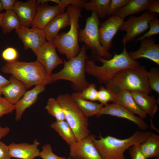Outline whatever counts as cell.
I'll use <instances>...</instances> for the list:
<instances>
[{
    "mask_svg": "<svg viewBox=\"0 0 159 159\" xmlns=\"http://www.w3.org/2000/svg\"><path fill=\"white\" fill-rule=\"evenodd\" d=\"M10 129L8 127H2L0 126V140L6 136L9 132Z\"/></svg>",
    "mask_w": 159,
    "mask_h": 159,
    "instance_id": "obj_45",
    "label": "cell"
},
{
    "mask_svg": "<svg viewBox=\"0 0 159 159\" xmlns=\"http://www.w3.org/2000/svg\"><path fill=\"white\" fill-rule=\"evenodd\" d=\"M147 10L151 13H159V1L151 0L148 5Z\"/></svg>",
    "mask_w": 159,
    "mask_h": 159,
    "instance_id": "obj_42",
    "label": "cell"
},
{
    "mask_svg": "<svg viewBox=\"0 0 159 159\" xmlns=\"http://www.w3.org/2000/svg\"><path fill=\"white\" fill-rule=\"evenodd\" d=\"M100 23L99 18L96 14L92 12L90 16L86 19L84 28L79 31V41L84 43L86 49L90 50L91 60L94 62L98 61L101 58L109 59L113 56L105 50L100 43L99 35Z\"/></svg>",
    "mask_w": 159,
    "mask_h": 159,
    "instance_id": "obj_7",
    "label": "cell"
},
{
    "mask_svg": "<svg viewBox=\"0 0 159 159\" xmlns=\"http://www.w3.org/2000/svg\"></svg>",
    "mask_w": 159,
    "mask_h": 159,
    "instance_id": "obj_49",
    "label": "cell"
},
{
    "mask_svg": "<svg viewBox=\"0 0 159 159\" xmlns=\"http://www.w3.org/2000/svg\"><path fill=\"white\" fill-rule=\"evenodd\" d=\"M70 25V16L67 10L55 17L43 29L47 41H52L59 31Z\"/></svg>",
    "mask_w": 159,
    "mask_h": 159,
    "instance_id": "obj_22",
    "label": "cell"
},
{
    "mask_svg": "<svg viewBox=\"0 0 159 159\" xmlns=\"http://www.w3.org/2000/svg\"><path fill=\"white\" fill-rule=\"evenodd\" d=\"M57 99L62 107L65 120L73 131L77 140L90 135L87 117L68 93L60 94Z\"/></svg>",
    "mask_w": 159,
    "mask_h": 159,
    "instance_id": "obj_6",
    "label": "cell"
},
{
    "mask_svg": "<svg viewBox=\"0 0 159 159\" xmlns=\"http://www.w3.org/2000/svg\"><path fill=\"white\" fill-rule=\"evenodd\" d=\"M21 26L19 20L13 10L6 11L4 13L0 26L3 32L6 34Z\"/></svg>",
    "mask_w": 159,
    "mask_h": 159,
    "instance_id": "obj_29",
    "label": "cell"
},
{
    "mask_svg": "<svg viewBox=\"0 0 159 159\" xmlns=\"http://www.w3.org/2000/svg\"><path fill=\"white\" fill-rule=\"evenodd\" d=\"M124 19L118 16L112 15L100 23L99 35L100 43L106 51L113 46L112 40L124 22Z\"/></svg>",
    "mask_w": 159,
    "mask_h": 159,
    "instance_id": "obj_10",
    "label": "cell"
},
{
    "mask_svg": "<svg viewBox=\"0 0 159 159\" xmlns=\"http://www.w3.org/2000/svg\"><path fill=\"white\" fill-rule=\"evenodd\" d=\"M113 103L118 105L143 119L147 117V114L137 105L133 99L130 91L123 90L114 93L112 101Z\"/></svg>",
    "mask_w": 159,
    "mask_h": 159,
    "instance_id": "obj_20",
    "label": "cell"
},
{
    "mask_svg": "<svg viewBox=\"0 0 159 159\" xmlns=\"http://www.w3.org/2000/svg\"><path fill=\"white\" fill-rule=\"evenodd\" d=\"M39 157L42 159H67L64 157L59 156L55 154L50 144H46L42 147Z\"/></svg>",
    "mask_w": 159,
    "mask_h": 159,
    "instance_id": "obj_35",
    "label": "cell"
},
{
    "mask_svg": "<svg viewBox=\"0 0 159 159\" xmlns=\"http://www.w3.org/2000/svg\"><path fill=\"white\" fill-rule=\"evenodd\" d=\"M151 0H130L124 6L118 10L113 15L122 19L131 15L148 10Z\"/></svg>",
    "mask_w": 159,
    "mask_h": 159,
    "instance_id": "obj_25",
    "label": "cell"
},
{
    "mask_svg": "<svg viewBox=\"0 0 159 159\" xmlns=\"http://www.w3.org/2000/svg\"><path fill=\"white\" fill-rule=\"evenodd\" d=\"M148 83L151 90L159 94V69L157 67L151 69L148 72Z\"/></svg>",
    "mask_w": 159,
    "mask_h": 159,
    "instance_id": "obj_31",
    "label": "cell"
},
{
    "mask_svg": "<svg viewBox=\"0 0 159 159\" xmlns=\"http://www.w3.org/2000/svg\"><path fill=\"white\" fill-rule=\"evenodd\" d=\"M157 17L156 14L151 13L148 10L138 16H130L127 21H124L119 29L126 32L122 40L123 44L125 45L148 30L150 21Z\"/></svg>",
    "mask_w": 159,
    "mask_h": 159,
    "instance_id": "obj_8",
    "label": "cell"
},
{
    "mask_svg": "<svg viewBox=\"0 0 159 159\" xmlns=\"http://www.w3.org/2000/svg\"><path fill=\"white\" fill-rule=\"evenodd\" d=\"M141 150L147 159L159 158V136L154 133L150 134L146 140L140 144Z\"/></svg>",
    "mask_w": 159,
    "mask_h": 159,
    "instance_id": "obj_26",
    "label": "cell"
},
{
    "mask_svg": "<svg viewBox=\"0 0 159 159\" xmlns=\"http://www.w3.org/2000/svg\"><path fill=\"white\" fill-rule=\"evenodd\" d=\"M132 95L136 103L144 112L148 114L151 118V127L156 130L154 126L152 120L158 111L157 104L159 100L156 99L154 95L149 96L148 94L144 92H131Z\"/></svg>",
    "mask_w": 159,
    "mask_h": 159,
    "instance_id": "obj_19",
    "label": "cell"
},
{
    "mask_svg": "<svg viewBox=\"0 0 159 159\" xmlns=\"http://www.w3.org/2000/svg\"><path fill=\"white\" fill-rule=\"evenodd\" d=\"M74 101L87 117H90L98 114L103 107L101 103H97L89 101L81 97L79 92H75L71 95Z\"/></svg>",
    "mask_w": 159,
    "mask_h": 159,
    "instance_id": "obj_24",
    "label": "cell"
},
{
    "mask_svg": "<svg viewBox=\"0 0 159 159\" xmlns=\"http://www.w3.org/2000/svg\"><path fill=\"white\" fill-rule=\"evenodd\" d=\"M140 46L137 51L130 52L128 54L134 60L140 58L148 59L159 65V44L155 42L152 37L141 39Z\"/></svg>",
    "mask_w": 159,
    "mask_h": 159,
    "instance_id": "obj_16",
    "label": "cell"
},
{
    "mask_svg": "<svg viewBox=\"0 0 159 159\" xmlns=\"http://www.w3.org/2000/svg\"><path fill=\"white\" fill-rule=\"evenodd\" d=\"M65 9L59 4L50 6L47 2L39 5L31 26L32 28L43 29L55 17L64 12Z\"/></svg>",
    "mask_w": 159,
    "mask_h": 159,
    "instance_id": "obj_14",
    "label": "cell"
},
{
    "mask_svg": "<svg viewBox=\"0 0 159 159\" xmlns=\"http://www.w3.org/2000/svg\"><path fill=\"white\" fill-rule=\"evenodd\" d=\"M140 144H135L128 148L129 154L131 159H147L141 150Z\"/></svg>",
    "mask_w": 159,
    "mask_h": 159,
    "instance_id": "obj_40",
    "label": "cell"
},
{
    "mask_svg": "<svg viewBox=\"0 0 159 159\" xmlns=\"http://www.w3.org/2000/svg\"><path fill=\"white\" fill-rule=\"evenodd\" d=\"M45 90V86L38 85L32 89L26 92L21 98L15 105L16 121L21 120L24 111L35 102L38 95Z\"/></svg>",
    "mask_w": 159,
    "mask_h": 159,
    "instance_id": "obj_21",
    "label": "cell"
},
{
    "mask_svg": "<svg viewBox=\"0 0 159 159\" xmlns=\"http://www.w3.org/2000/svg\"><path fill=\"white\" fill-rule=\"evenodd\" d=\"M4 13H1L0 14V25L3 19Z\"/></svg>",
    "mask_w": 159,
    "mask_h": 159,
    "instance_id": "obj_46",
    "label": "cell"
},
{
    "mask_svg": "<svg viewBox=\"0 0 159 159\" xmlns=\"http://www.w3.org/2000/svg\"><path fill=\"white\" fill-rule=\"evenodd\" d=\"M10 83L9 81L0 75V94L2 90L7 86Z\"/></svg>",
    "mask_w": 159,
    "mask_h": 159,
    "instance_id": "obj_44",
    "label": "cell"
},
{
    "mask_svg": "<svg viewBox=\"0 0 159 159\" xmlns=\"http://www.w3.org/2000/svg\"><path fill=\"white\" fill-rule=\"evenodd\" d=\"M56 47L52 41H46L39 49L36 55L37 61L45 69L50 75L52 70L63 63V60L58 55Z\"/></svg>",
    "mask_w": 159,
    "mask_h": 159,
    "instance_id": "obj_11",
    "label": "cell"
},
{
    "mask_svg": "<svg viewBox=\"0 0 159 159\" xmlns=\"http://www.w3.org/2000/svg\"><path fill=\"white\" fill-rule=\"evenodd\" d=\"M70 20V29L67 32L58 34L52 41L59 52L65 55L67 60L77 56L80 50L78 42L79 21L82 17L81 9L70 5L67 7Z\"/></svg>",
    "mask_w": 159,
    "mask_h": 159,
    "instance_id": "obj_5",
    "label": "cell"
},
{
    "mask_svg": "<svg viewBox=\"0 0 159 159\" xmlns=\"http://www.w3.org/2000/svg\"><path fill=\"white\" fill-rule=\"evenodd\" d=\"M130 0H111L108 7V16L113 15L125 6Z\"/></svg>",
    "mask_w": 159,
    "mask_h": 159,
    "instance_id": "obj_37",
    "label": "cell"
},
{
    "mask_svg": "<svg viewBox=\"0 0 159 159\" xmlns=\"http://www.w3.org/2000/svg\"><path fill=\"white\" fill-rule=\"evenodd\" d=\"M1 69L3 72L10 74L15 78L31 73H47L44 67L37 60L31 62L17 60L8 62L3 66Z\"/></svg>",
    "mask_w": 159,
    "mask_h": 159,
    "instance_id": "obj_12",
    "label": "cell"
},
{
    "mask_svg": "<svg viewBox=\"0 0 159 159\" xmlns=\"http://www.w3.org/2000/svg\"><path fill=\"white\" fill-rule=\"evenodd\" d=\"M151 133L150 131H137L130 137L124 139L100 135L97 139L91 136L101 159H127L124 155L125 151L135 144L144 142Z\"/></svg>",
    "mask_w": 159,
    "mask_h": 159,
    "instance_id": "obj_2",
    "label": "cell"
},
{
    "mask_svg": "<svg viewBox=\"0 0 159 159\" xmlns=\"http://www.w3.org/2000/svg\"><path fill=\"white\" fill-rule=\"evenodd\" d=\"M149 30L142 36L135 39V41H140L144 39L151 37L159 33V19L157 17L150 20L149 23Z\"/></svg>",
    "mask_w": 159,
    "mask_h": 159,
    "instance_id": "obj_34",
    "label": "cell"
},
{
    "mask_svg": "<svg viewBox=\"0 0 159 159\" xmlns=\"http://www.w3.org/2000/svg\"><path fill=\"white\" fill-rule=\"evenodd\" d=\"M1 55L3 59L8 62L16 60L18 55L16 49L12 47H8L3 51Z\"/></svg>",
    "mask_w": 159,
    "mask_h": 159,
    "instance_id": "obj_39",
    "label": "cell"
},
{
    "mask_svg": "<svg viewBox=\"0 0 159 159\" xmlns=\"http://www.w3.org/2000/svg\"><path fill=\"white\" fill-rule=\"evenodd\" d=\"M4 10V9L3 8L2 4L1 3L0 0V14L1 13V12Z\"/></svg>",
    "mask_w": 159,
    "mask_h": 159,
    "instance_id": "obj_47",
    "label": "cell"
},
{
    "mask_svg": "<svg viewBox=\"0 0 159 159\" xmlns=\"http://www.w3.org/2000/svg\"><path fill=\"white\" fill-rule=\"evenodd\" d=\"M69 154L75 159H101L91 135L70 145Z\"/></svg>",
    "mask_w": 159,
    "mask_h": 159,
    "instance_id": "obj_13",
    "label": "cell"
},
{
    "mask_svg": "<svg viewBox=\"0 0 159 159\" xmlns=\"http://www.w3.org/2000/svg\"><path fill=\"white\" fill-rule=\"evenodd\" d=\"M67 159H75L73 158H72L70 157H69Z\"/></svg>",
    "mask_w": 159,
    "mask_h": 159,
    "instance_id": "obj_48",
    "label": "cell"
},
{
    "mask_svg": "<svg viewBox=\"0 0 159 159\" xmlns=\"http://www.w3.org/2000/svg\"><path fill=\"white\" fill-rule=\"evenodd\" d=\"M15 109V105L0 96V118L3 115L12 113Z\"/></svg>",
    "mask_w": 159,
    "mask_h": 159,
    "instance_id": "obj_38",
    "label": "cell"
},
{
    "mask_svg": "<svg viewBox=\"0 0 159 159\" xmlns=\"http://www.w3.org/2000/svg\"><path fill=\"white\" fill-rule=\"evenodd\" d=\"M84 0H50L49 1L54 2L59 4L65 9L69 6L72 5L82 9L84 8L86 1Z\"/></svg>",
    "mask_w": 159,
    "mask_h": 159,
    "instance_id": "obj_36",
    "label": "cell"
},
{
    "mask_svg": "<svg viewBox=\"0 0 159 159\" xmlns=\"http://www.w3.org/2000/svg\"><path fill=\"white\" fill-rule=\"evenodd\" d=\"M45 108L48 113L54 117L56 121L65 120L62 107L57 99L53 97L49 98Z\"/></svg>",
    "mask_w": 159,
    "mask_h": 159,
    "instance_id": "obj_30",
    "label": "cell"
},
{
    "mask_svg": "<svg viewBox=\"0 0 159 159\" xmlns=\"http://www.w3.org/2000/svg\"><path fill=\"white\" fill-rule=\"evenodd\" d=\"M4 10L6 11L13 10L16 0H0Z\"/></svg>",
    "mask_w": 159,
    "mask_h": 159,
    "instance_id": "obj_43",
    "label": "cell"
},
{
    "mask_svg": "<svg viewBox=\"0 0 159 159\" xmlns=\"http://www.w3.org/2000/svg\"><path fill=\"white\" fill-rule=\"evenodd\" d=\"M9 80V83L2 90L1 94L9 103L15 105L23 97L27 89L23 82L12 75Z\"/></svg>",
    "mask_w": 159,
    "mask_h": 159,
    "instance_id": "obj_23",
    "label": "cell"
},
{
    "mask_svg": "<svg viewBox=\"0 0 159 159\" xmlns=\"http://www.w3.org/2000/svg\"><path fill=\"white\" fill-rule=\"evenodd\" d=\"M39 5L35 0L25 2L16 1L13 10L16 14L21 26L29 28L31 26Z\"/></svg>",
    "mask_w": 159,
    "mask_h": 159,
    "instance_id": "obj_17",
    "label": "cell"
},
{
    "mask_svg": "<svg viewBox=\"0 0 159 159\" xmlns=\"http://www.w3.org/2000/svg\"><path fill=\"white\" fill-rule=\"evenodd\" d=\"M103 115H108L127 119L135 123L142 130L145 131L148 127V124L142 118L114 103L108 104L103 107L97 116H100Z\"/></svg>",
    "mask_w": 159,
    "mask_h": 159,
    "instance_id": "obj_15",
    "label": "cell"
},
{
    "mask_svg": "<svg viewBox=\"0 0 159 159\" xmlns=\"http://www.w3.org/2000/svg\"><path fill=\"white\" fill-rule=\"evenodd\" d=\"M114 93L103 86H100L98 90L97 101L103 105H107L108 102L112 101Z\"/></svg>",
    "mask_w": 159,
    "mask_h": 159,
    "instance_id": "obj_33",
    "label": "cell"
},
{
    "mask_svg": "<svg viewBox=\"0 0 159 159\" xmlns=\"http://www.w3.org/2000/svg\"><path fill=\"white\" fill-rule=\"evenodd\" d=\"M82 98L91 101H97L98 90L95 84L91 83L86 88L78 91Z\"/></svg>",
    "mask_w": 159,
    "mask_h": 159,
    "instance_id": "obj_32",
    "label": "cell"
},
{
    "mask_svg": "<svg viewBox=\"0 0 159 159\" xmlns=\"http://www.w3.org/2000/svg\"><path fill=\"white\" fill-rule=\"evenodd\" d=\"M98 61L102 63L101 66L87 57L85 62V71L88 74L97 79L99 82L105 84L112 76L119 71L127 68H133L140 64L136 60L132 59L127 52L125 45L122 52L119 54L115 52L111 59L100 58Z\"/></svg>",
    "mask_w": 159,
    "mask_h": 159,
    "instance_id": "obj_3",
    "label": "cell"
},
{
    "mask_svg": "<svg viewBox=\"0 0 159 159\" xmlns=\"http://www.w3.org/2000/svg\"><path fill=\"white\" fill-rule=\"evenodd\" d=\"M86 48L83 44L78 54L67 61L63 59L64 66L59 72L51 74L50 78L54 82L57 80H65L71 82L73 89L81 91L90 83L87 80L85 75V65L88 57Z\"/></svg>",
    "mask_w": 159,
    "mask_h": 159,
    "instance_id": "obj_4",
    "label": "cell"
},
{
    "mask_svg": "<svg viewBox=\"0 0 159 159\" xmlns=\"http://www.w3.org/2000/svg\"><path fill=\"white\" fill-rule=\"evenodd\" d=\"M24 44V50L31 49L36 55L39 49L47 41L43 29L20 26L15 30Z\"/></svg>",
    "mask_w": 159,
    "mask_h": 159,
    "instance_id": "obj_9",
    "label": "cell"
},
{
    "mask_svg": "<svg viewBox=\"0 0 159 159\" xmlns=\"http://www.w3.org/2000/svg\"><path fill=\"white\" fill-rule=\"evenodd\" d=\"M111 0H91L86 2L84 8L92 11L98 18L103 19L108 16V9Z\"/></svg>",
    "mask_w": 159,
    "mask_h": 159,
    "instance_id": "obj_28",
    "label": "cell"
},
{
    "mask_svg": "<svg viewBox=\"0 0 159 159\" xmlns=\"http://www.w3.org/2000/svg\"><path fill=\"white\" fill-rule=\"evenodd\" d=\"M148 71L140 64L117 72L105 83L106 88L115 93L126 90L130 92H144L150 94L151 90L148 83Z\"/></svg>",
    "mask_w": 159,
    "mask_h": 159,
    "instance_id": "obj_1",
    "label": "cell"
},
{
    "mask_svg": "<svg viewBox=\"0 0 159 159\" xmlns=\"http://www.w3.org/2000/svg\"><path fill=\"white\" fill-rule=\"evenodd\" d=\"M9 145L0 140V159H11Z\"/></svg>",
    "mask_w": 159,
    "mask_h": 159,
    "instance_id": "obj_41",
    "label": "cell"
},
{
    "mask_svg": "<svg viewBox=\"0 0 159 159\" xmlns=\"http://www.w3.org/2000/svg\"><path fill=\"white\" fill-rule=\"evenodd\" d=\"M41 143L36 139L32 144L13 142L9 145L10 156L21 159H34L39 157L40 150L38 148Z\"/></svg>",
    "mask_w": 159,
    "mask_h": 159,
    "instance_id": "obj_18",
    "label": "cell"
},
{
    "mask_svg": "<svg viewBox=\"0 0 159 159\" xmlns=\"http://www.w3.org/2000/svg\"><path fill=\"white\" fill-rule=\"evenodd\" d=\"M50 127L69 146L77 141L73 131L65 120L56 121L51 124Z\"/></svg>",
    "mask_w": 159,
    "mask_h": 159,
    "instance_id": "obj_27",
    "label": "cell"
}]
</instances>
